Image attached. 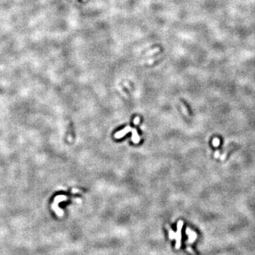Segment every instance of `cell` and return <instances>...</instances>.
Masks as SVG:
<instances>
[{"instance_id":"3957f363","label":"cell","mask_w":255,"mask_h":255,"mask_svg":"<svg viewBox=\"0 0 255 255\" xmlns=\"http://www.w3.org/2000/svg\"><path fill=\"white\" fill-rule=\"evenodd\" d=\"M187 234H188L189 236V242H193L196 240V234L194 232H193L192 230H191L189 228H187Z\"/></svg>"},{"instance_id":"52a82bcc","label":"cell","mask_w":255,"mask_h":255,"mask_svg":"<svg viewBox=\"0 0 255 255\" xmlns=\"http://www.w3.org/2000/svg\"><path fill=\"white\" fill-rule=\"evenodd\" d=\"M84 1H85V0H84Z\"/></svg>"},{"instance_id":"7a4b0ae2","label":"cell","mask_w":255,"mask_h":255,"mask_svg":"<svg viewBox=\"0 0 255 255\" xmlns=\"http://www.w3.org/2000/svg\"><path fill=\"white\" fill-rule=\"evenodd\" d=\"M66 199H67V197L65 196H57V197L55 198L54 203H53V204L52 205V208L55 211L56 214H58L59 216H63V211L60 208H59L58 203H59V202L65 201Z\"/></svg>"},{"instance_id":"6da1fadb","label":"cell","mask_w":255,"mask_h":255,"mask_svg":"<svg viewBox=\"0 0 255 255\" xmlns=\"http://www.w3.org/2000/svg\"><path fill=\"white\" fill-rule=\"evenodd\" d=\"M129 132H132L133 133V137H132V140L134 143H138L139 141H140V137L138 135V134L137 133V130L134 128H130V126H127L126 128H124L123 130H122L120 132H118V133H115V137L119 139V138H121L123 137L126 133H129Z\"/></svg>"},{"instance_id":"5b68a950","label":"cell","mask_w":255,"mask_h":255,"mask_svg":"<svg viewBox=\"0 0 255 255\" xmlns=\"http://www.w3.org/2000/svg\"><path fill=\"white\" fill-rule=\"evenodd\" d=\"M158 51H159V48H155L154 50H151L150 53H146V55H151L154 54L155 53H157Z\"/></svg>"},{"instance_id":"277c9868","label":"cell","mask_w":255,"mask_h":255,"mask_svg":"<svg viewBox=\"0 0 255 255\" xmlns=\"http://www.w3.org/2000/svg\"><path fill=\"white\" fill-rule=\"evenodd\" d=\"M213 145L215 146V147H217L218 146L220 145V140L218 138H214L213 140Z\"/></svg>"},{"instance_id":"8992f818","label":"cell","mask_w":255,"mask_h":255,"mask_svg":"<svg viewBox=\"0 0 255 255\" xmlns=\"http://www.w3.org/2000/svg\"><path fill=\"white\" fill-rule=\"evenodd\" d=\"M139 121H140V119H139V118L138 117H136L135 119H134V123L135 124V125H137L138 123H139Z\"/></svg>"}]
</instances>
